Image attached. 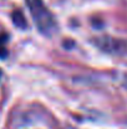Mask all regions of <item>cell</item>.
Segmentation results:
<instances>
[{"label": "cell", "instance_id": "cell-5", "mask_svg": "<svg viewBox=\"0 0 127 129\" xmlns=\"http://www.w3.org/2000/svg\"><path fill=\"white\" fill-rule=\"evenodd\" d=\"M0 78H1V70H0Z\"/></svg>", "mask_w": 127, "mask_h": 129}, {"label": "cell", "instance_id": "cell-4", "mask_svg": "<svg viewBox=\"0 0 127 129\" xmlns=\"http://www.w3.org/2000/svg\"><path fill=\"white\" fill-rule=\"evenodd\" d=\"M9 37L6 34H0V58H6L8 56V49H6V43H8Z\"/></svg>", "mask_w": 127, "mask_h": 129}, {"label": "cell", "instance_id": "cell-1", "mask_svg": "<svg viewBox=\"0 0 127 129\" xmlns=\"http://www.w3.org/2000/svg\"><path fill=\"white\" fill-rule=\"evenodd\" d=\"M26 5L31 13L38 30L45 35H51L56 29V21L54 15L44 5L42 0H26Z\"/></svg>", "mask_w": 127, "mask_h": 129}, {"label": "cell", "instance_id": "cell-2", "mask_svg": "<svg viewBox=\"0 0 127 129\" xmlns=\"http://www.w3.org/2000/svg\"><path fill=\"white\" fill-rule=\"evenodd\" d=\"M93 42L97 48L110 54H126L127 53V43L121 39H116L112 37H100V38L93 39Z\"/></svg>", "mask_w": 127, "mask_h": 129}, {"label": "cell", "instance_id": "cell-3", "mask_svg": "<svg viewBox=\"0 0 127 129\" xmlns=\"http://www.w3.org/2000/svg\"><path fill=\"white\" fill-rule=\"evenodd\" d=\"M11 19L14 21V24L20 28V29H26L28 28V21L24 15V13L21 10H14V13L11 14Z\"/></svg>", "mask_w": 127, "mask_h": 129}]
</instances>
